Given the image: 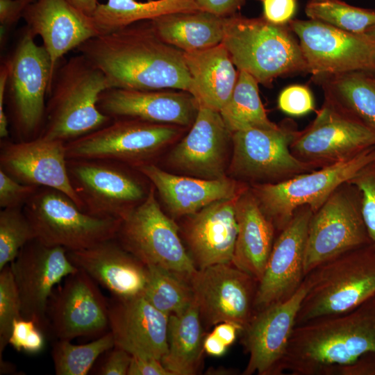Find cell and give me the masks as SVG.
Segmentation results:
<instances>
[{
	"label": "cell",
	"mask_w": 375,
	"mask_h": 375,
	"mask_svg": "<svg viewBox=\"0 0 375 375\" xmlns=\"http://www.w3.org/2000/svg\"><path fill=\"white\" fill-rule=\"evenodd\" d=\"M38 188L21 183L0 169L1 208H23Z\"/></svg>",
	"instance_id": "ee69618b"
},
{
	"label": "cell",
	"mask_w": 375,
	"mask_h": 375,
	"mask_svg": "<svg viewBox=\"0 0 375 375\" xmlns=\"http://www.w3.org/2000/svg\"><path fill=\"white\" fill-rule=\"evenodd\" d=\"M98 108L111 119L133 118L183 127L192 125L199 104L184 90L108 88L100 95Z\"/></svg>",
	"instance_id": "7402d4cb"
},
{
	"label": "cell",
	"mask_w": 375,
	"mask_h": 375,
	"mask_svg": "<svg viewBox=\"0 0 375 375\" xmlns=\"http://www.w3.org/2000/svg\"><path fill=\"white\" fill-rule=\"evenodd\" d=\"M136 169L149 179L169 212L176 217L189 216L215 201L236 197L247 188L227 176L206 179L178 176L154 164Z\"/></svg>",
	"instance_id": "83f0119b"
},
{
	"label": "cell",
	"mask_w": 375,
	"mask_h": 375,
	"mask_svg": "<svg viewBox=\"0 0 375 375\" xmlns=\"http://www.w3.org/2000/svg\"><path fill=\"white\" fill-rule=\"evenodd\" d=\"M298 133L289 122L273 129L250 128L233 133L229 172L237 178L262 183L318 169L292 153L290 146Z\"/></svg>",
	"instance_id": "4fadbf2b"
},
{
	"label": "cell",
	"mask_w": 375,
	"mask_h": 375,
	"mask_svg": "<svg viewBox=\"0 0 375 375\" xmlns=\"http://www.w3.org/2000/svg\"><path fill=\"white\" fill-rule=\"evenodd\" d=\"M36 240L67 251L92 247L115 238L122 220L92 216L81 210L66 194L39 187L24 206Z\"/></svg>",
	"instance_id": "ba28073f"
},
{
	"label": "cell",
	"mask_w": 375,
	"mask_h": 375,
	"mask_svg": "<svg viewBox=\"0 0 375 375\" xmlns=\"http://www.w3.org/2000/svg\"><path fill=\"white\" fill-rule=\"evenodd\" d=\"M373 74L375 76V72L373 73Z\"/></svg>",
	"instance_id": "91938a15"
},
{
	"label": "cell",
	"mask_w": 375,
	"mask_h": 375,
	"mask_svg": "<svg viewBox=\"0 0 375 375\" xmlns=\"http://www.w3.org/2000/svg\"><path fill=\"white\" fill-rule=\"evenodd\" d=\"M127 375H172L160 360L132 356Z\"/></svg>",
	"instance_id": "f907efd6"
},
{
	"label": "cell",
	"mask_w": 375,
	"mask_h": 375,
	"mask_svg": "<svg viewBox=\"0 0 375 375\" xmlns=\"http://www.w3.org/2000/svg\"><path fill=\"white\" fill-rule=\"evenodd\" d=\"M36 238L23 208H6L0 211V270L10 264L21 249Z\"/></svg>",
	"instance_id": "f35d334b"
},
{
	"label": "cell",
	"mask_w": 375,
	"mask_h": 375,
	"mask_svg": "<svg viewBox=\"0 0 375 375\" xmlns=\"http://www.w3.org/2000/svg\"><path fill=\"white\" fill-rule=\"evenodd\" d=\"M306 276L309 287L296 326L347 312L375 296V247L371 243L347 251Z\"/></svg>",
	"instance_id": "5b68a950"
},
{
	"label": "cell",
	"mask_w": 375,
	"mask_h": 375,
	"mask_svg": "<svg viewBox=\"0 0 375 375\" xmlns=\"http://www.w3.org/2000/svg\"><path fill=\"white\" fill-rule=\"evenodd\" d=\"M226 17L196 10L168 14L150 20L158 35L183 51L212 47L222 42Z\"/></svg>",
	"instance_id": "1f68e13d"
},
{
	"label": "cell",
	"mask_w": 375,
	"mask_h": 375,
	"mask_svg": "<svg viewBox=\"0 0 375 375\" xmlns=\"http://www.w3.org/2000/svg\"><path fill=\"white\" fill-rule=\"evenodd\" d=\"M77 50L105 74L110 88L190 91L183 51L164 42L150 20L92 38Z\"/></svg>",
	"instance_id": "6da1fadb"
},
{
	"label": "cell",
	"mask_w": 375,
	"mask_h": 375,
	"mask_svg": "<svg viewBox=\"0 0 375 375\" xmlns=\"http://www.w3.org/2000/svg\"><path fill=\"white\" fill-rule=\"evenodd\" d=\"M292 31L312 76L375 72V41L314 19H292Z\"/></svg>",
	"instance_id": "5bb4252c"
},
{
	"label": "cell",
	"mask_w": 375,
	"mask_h": 375,
	"mask_svg": "<svg viewBox=\"0 0 375 375\" xmlns=\"http://www.w3.org/2000/svg\"><path fill=\"white\" fill-rule=\"evenodd\" d=\"M151 184L146 199L124 219L115 239L146 265H153L185 279L197 268L181 242L178 226L165 214Z\"/></svg>",
	"instance_id": "8fae6325"
},
{
	"label": "cell",
	"mask_w": 375,
	"mask_h": 375,
	"mask_svg": "<svg viewBox=\"0 0 375 375\" xmlns=\"http://www.w3.org/2000/svg\"><path fill=\"white\" fill-rule=\"evenodd\" d=\"M16 367L10 362L0 359V374H15Z\"/></svg>",
	"instance_id": "9f6ffc18"
},
{
	"label": "cell",
	"mask_w": 375,
	"mask_h": 375,
	"mask_svg": "<svg viewBox=\"0 0 375 375\" xmlns=\"http://www.w3.org/2000/svg\"><path fill=\"white\" fill-rule=\"evenodd\" d=\"M232 133L220 112L199 106L187 135L171 151L168 161L194 177L217 179L226 176V161Z\"/></svg>",
	"instance_id": "cb8c5ba5"
},
{
	"label": "cell",
	"mask_w": 375,
	"mask_h": 375,
	"mask_svg": "<svg viewBox=\"0 0 375 375\" xmlns=\"http://www.w3.org/2000/svg\"><path fill=\"white\" fill-rule=\"evenodd\" d=\"M70 261L112 296L131 298L142 295L147 266L126 250L115 238L89 248L67 251Z\"/></svg>",
	"instance_id": "4316f807"
},
{
	"label": "cell",
	"mask_w": 375,
	"mask_h": 375,
	"mask_svg": "<svg viewBox=\"0 0 375 375\" xmlns=\"http://www.w3.org/2000/svg\"><path fill=\"white\" fill-rule=\"evenodd\" d=\"M66 143L42 136L27 141H1L0 169L18 182L56 189L82 210L69 178Z\"/></svg>",
	"instance_id": "44dd1931"
},
{
	"label": "cell",
	"mask_w": 375,
	"mask_h": 375,
	"mask_svg": "<svg viewBox=\"0 0 375 375\" xmlns=\"http://www.w3.org/2000/svg\"><path fill=\"white\" fill-rule=\"evenodd\" d=\"M312 214L309 206L297 208L274 240L264 273L258 283L256 312L288 299L301 285L306 276L305 249Z\"/></svg>",
	"instance_id": "ffe728a7"
},
{
	"label": "cell",
	"mask_w": 375,
	"mask_h": 375,
	"mask_svg": "<svg viewBox=\"0 0 375 375\" xmlns=\"http://www.w3.org/2000/svg\"><path fill=\"white\" fill-rule=\"evenodd\" d=\"M228 347L212 332L206 335L203 340V349L209 356H222L226 353Z\"/></svg>",
	"instance_id": "db71d44e"
},
{
	"label": "cell",
	"mask_w": 375,
	"mask_h": 375,
	"mask_svg": "<svg viewBox=\"0 0 375 375\" xmlns=\"http://www.w3.org/2000/svg\"><path fill=\"white\" fill-rule=\"evenodd\" d=\"M22 19L26 28L42 38L53 77L65 54L98 35L91 17L67 0H35L27 6Z\"/></svg>",
	"instance_id": "d4e9b609"
},
{
	"label": "cell",
	"mask_w": 375,
	"mask_h": 375,
	"mask_svg": "<svg viewBox=\"0 0 375 375\" xmlns=\"http://www.w3.org/2000/svg\"><path fill=\"white\" fill-rule=\"evenodd\" d=\"M168 318L142 295L108 299L109 331L115 347L133 356L161 360L167 351Z\"/></svg>",
	"instance_id": "603a6c76"
},
{
	"label": "cell",
	"mask_w": 375,
	"mask_h": 375,
	"mask_svg": "<svg viewBox=\"0 0 375 375\" xmlns=\"http://www.w3.org/2000/svg\"><path fill=\"white\" fill-rule=\"evenodd\" d=\"M238 197L215 201L188 216L184 235L197 269L232 263L238 231Z\"/></svg>",
	"instance_id": "484cf974"
},
{
	"label": "cell",
	"mask_w": 375,
	"mask_h": 375,
	"mask_svg": "<svg viewBox=\"0 0 375 375\" xmlns=\"http://www.w3.org/2000/svg\"><path fill=\"white\" fill-rule=\"evenodd\" d=\"M279 109L292 116L305 115L314 109L312 93L305 85H292L281 91L278 99Z\"/></svg>",
	"instance_id": "7bdbcfd3"
},
{
	"label": "cell",
	"mask_w": 375,
	"mask_h": 375,
	"mask_svg": "<svg viewBox=\"0 0 375 375\" xmlns=\"http://www.w3.org/2000/svg\"><path fill=\"white\" fill-rule=\"evenodd\" d=\"M359 190L361 212L369 238L375 247V160L348 181Z\"/></svg>",
	"instance_id": "60d3db41"
},
{
	"label": "cell",
	"mask_w": 375,
	"mask_h": 375,
	"mask_svg": "<svg viewBox=\"0 0 375 375\" xmlns=\"http://www.w3.org/2000/svg\"><path fill=\"white\" fill-rule=\"evenodd\" d=\"M35 38L25 26L12 52L5 59L8 67L5 103L15 141L39 137L44 124L46 97L53 80L51 62Z\"/></svg>",
	"instance_id": "8992f818"
},
{
	"label": "cell",
	"mask_w": 375,
	"mask_h": 375,
	"mask_svg": "<svg viewBox=\"0 0 375 375\" xmlns=\"http://www.w3.org/2000/svg\"><path fill=\"white\" fill-rule=\"evenodd\" d=\"M305 276L290 298L256 312L242 331L249 354L243 375H280L302 301L308 290Z\"/></svg>",
	"instance_id": "d6986e66"
},
{
	"label": "cell",
	"mask_w": 375,
	"mask_h": 375,
	"mask_svg": "<svg viewBox=\"0 0 375 375\" xmlns=\"http://www.w3.org/2000/svg\"><path fill=\"white\" fill-rule=\"evenodd\" d=\"M330 375H375V352H367L349 364L335 368Z\"/></svg>",
	"instance_id": "c3c4849f"
},
{
	"label": "cell",
	"mask_w": 375,
	"mask_h": 375,
	"mask_svg": "<svg viewBox=\"0 0 375 375\" xmlns=\"http://www.w3.org/2000/svg\"><path fill=\"white\" fill-rule=\"evenodd\" d=\"M374 160L375 146L320 169L276 183H253L250 188L265 215L280 232L297 208L306 205L315 212L337 188Z\"/></svg>",
	"instance_id": "52a82bcc"
},
{
	"label": "cell",
	"mask_w": 375,
	"mask_h": 375,
	"mask_svg": "<svg viewBox=\"0 0 375 375\" xmlns=\"http://www.w3.org/2000/svg\"><path fill=\"white\" fill-rule=\"evenodd\" d=\"M235 212L238 231L232 264L258 283L275 240L276 229L250 188L247 187L238 195Z\"/></svg>",
	"instance_id": "f1b7e54d"
},
{
	"label": "cell",
	"mask_w": 375,
	"mask_h": 375,
	"mask_svg": "<svg viewBox=\"0 0 375 375\" xmlns=\"http://www.w3.org/2000/svg\"><path fill=\"white\" fill-rule=\"evenodd\" d=\"M375 146V130L325 100L313 122L290 146L299 160L321 168Z\"/></svg>",
	"instance_id": "2e32d148"
},
{
	"label": "cell",
	"mask_w": 375,
	"mask_h": 375,
	"mask_svg": "<svg viewBox=\"0 0 375 375\" xmlns=\"http://www.w3.org/2000/svg\"><path fill=\"white\" fill-rule=\"evenodd\" d=\"M50 333L57 340L101 336L109 331L108 299L78 269L54 289L48 303Z\"/></svg>",
	"instance_id": "e0dca14e"
},
{
	"label": "cell",
	"mask_w": 375,
	"mask_h": 375,
	"mask_svg": "<svg viewBox=\"0 0 375 375\" xmlns=\"http://www.w3.org/2000/svg\"><path fill=\"white\" fill-rule=\"evenodd\" d=\"M297 9V0H262V17L276 25H288Z\"/></svg>",
	"instance_id": "f6af8a7d"
},
{
	"label": "cell",
	"mask_w": 375,
	"mask_h": 375,
	"mask_svg": "<svg viewBox=\"0 0 375 375\" xmlns=\"http://www.w3.org/2000/svg\"><path fill=\"white\" fill-rule=\"evenodd\" d=\"M148 278L142 296L159 311L171 315L181 312L194 300L188 281L157 265H147Z\"/></svg>",
	"instance_id": "d590c367"
},
{
	"label": "cell",
	"mask_w": 375,
	"mask_h": 375,
	"mask_svg": "<svg viewBox=\"0 0 375 375\" xmlns=\"http://www.w3.org/2000/svg\"><path fill=\"white\" fill-rule=\"evenodd\" d=\"M167 351L161 359L172 375H194L202 363L206 334L194 300L180 312L169 315Z\"/></svg>",
	"instance_id": "4dcf8cb0"
},
{
	"label": "cell",
	"mask_w": 375,
	"mask_h": 375,
	"mask_svg": "<svg viewBox=\"0 0 375 375\" xmlns=\"http://www.w3.org/2000/svg\"><path fill=\"white\" fill-rule=\"evenodd\" d=\"M294 35L288 24L235 14L226 17L222 43L238 71L267 86L278 76L309 73Z\"/></svg>",
	"instance_id": "277c9868"
},
{
	"label": "cell",
	"mask_w": 375,
	"mask_h": 375,
	"mask_svg": "<svg viewBox=\"0 0 375 375\" xmlns=\"http://www.w3.org/2000/svg\"><path fill=\"white\" fill-rule=\"evenodd\" d=\"M21 317V300L9 264L0 270V359L8 344L12 323Z\"/></svg>",
	"instance_id": "ab89813d"
},
{
	"label": "cell",
	"mask_w": 375,
	"mask_h": 375,
	"mask_svg": "<svg viewBox=\"0 0 375 375\" xmlns=\"http://www.w3.org/2000/svg\"><path fill=\"white\" fill-rule=\"evenodd\" d=\"M22 1H27V2H28V3H31V2H33V1H35V0H22Z\"/></svg>",
	"instance_id": "680465c9"
},
{
	"label": "cell",
	"mask_w": 375,
	"mask_h": 375,
	"mask_svg": "<svg viewBox=\"0 0 375 375\" xmlns=\"http://www.w3.org/2000/svg\"><path fill=\"white\" fill-rule=\"evenodd\" d=\"M322 86L325 100L375 130V76L352 72L312 76Z\"/></svg>",
	"instance_id": "d6a6232c"
},
{
	"label": "cell",
	"mask_w": 375,
	"mask_h": 375,
	"mask_svg": "<svg viewBox=\"0 0 375 375\" xmlns=\"http://www.w3.org/2000/svg\"><path fill=\"white\" fill-rule=\"evenodd\" d=\"M375 352V296L345 313L295 326L283 363L292 375H330Z\"/></svg>",
	"instance_id": "7a4b0ae2"
},
{
	"label": "cell",
	"mask_w": 375,
	"mask_h": 375,
	"mask_svg": "<svg viewBox=\"0 0 375 375\" xmlns=\"http://www.w3.org/2000/svg\"><path fill=\"white\" fill-rule=\"evenodd\" d=\"M115 347L109 331L85 344H74L70 340H56L52 346L51 357L56 375H85L97 359Z\"/></svg>",
	"instance_id": "8d00e7d4"
},
{
	"label": "cell",
	"mask_w": 375,
	"mask_h": 375,
	"mask_svg": "<svg viewBox=\"0 0 375 375\" xmlns=\"http://www.w3.org/2000/svg\"><path fill=\"white\" fill-rule=\"evenodd\" d=\"M233 93L220 115L229 131L250 128L273 129L278 125L267 117L258 90V82L248 72L238 71Z\"/></svg>",
	"instance_id": "e575fe53"
},
{
	"label": "cell",
	"mask_w": 375,
	"mask_h": 375,
	"mask_svg": "<svg viewBox=\"0 0 375 375\" xmlns=\"http://www.w3.org/2000/svg\"><path fill=\"white\" fill-rule=\"evenodd\" d=\"M22 303V316L34 321L46 334L49 299L56 288L78 268L62 247H49L36 239L19 251L10 264Z\"/></svg>",
	"instance_id": "ac0fdd59"
},
{
	"label": "cell",
	"mask_w": 375,
	"mask_h": 375,
	"mask_svg": "<svg viewBox=\"0 0 375 375\" xmlns=\"http://www.w3.org/2000/svg\"><path fill=\"white\" fill-rule=\"evenodd\" d=\"M182 126L133 118H116L104 126L66 143L67 159L94 158L137 168L175 140Z\"/></svg>",
	"instance_id": "9c48e42d"
},
{
	"label": "cell",
	"mask_w": 375,
	"mask_h": 375,
	"mask_svg": "<svg viewBox=\"0 0 375 375\" xmlns=\"http://www.w3.org/2000/svg\"><path fill=\"white\" fill-rule=\"evenodd\" d=\"M183 56L191 77L190 93L199 106L220 112L233 93L239 73L228 51L221 42L203 50L183 51Z\"/></svg>",
	"instance_id": "f546056e"
},
{
	"label": "cell",
	"mask_w": 375,
	"mask_h": 375,
	"mask_svg": "<svg viewBox=\"0 0 375 375\" xmlns=\"http://www.w3.org/2000/svg\"><path fill=\"white\" fill-rule=\"evenodd\" d=\"M108 88L105 74L80 53L58 65L40 136L67 143L110 123L112 119L98 108L100 95Z\"/></svg>",
	"instance_id": "3957f363"
},
{
	"label": "cell",
	"mask_w": 375,
	"mask_h": 375,
	"mask_svg": "<svg viewBox=\"0 0 375 375\" xmlns=\"http://www.w3.org/2000/svg\"><path fill=\"white\" fill-rule=\"evenodd\" d=\"M304 11L308 19L354 33L365 34L375 25V9L352 6L342 0H308Z\"/></svg>",
	"instance_id": "74e56055"
},
{
	"label": "cell",
	"mask_w": 375,
	"mask_h": 375,
	"mask_svg": "<svg viewBox=\"0 0 375 375\" xmlns=\"http://www.w3.org/2000/svg\"><path fill=\"white\" fill-rule=\"evenodd\" d=\"M199 10L195 0H107L99 3L90 17L99 35L168 14Z\"/></svg>",
	"instance_id": "836d02e7"
},
{
	"label": "cell",
	"mask_w": 375,
	"mask_h": 375,
	"mask_svg": "<svg viewBox=\"0 0 375 375\" xmlns=\"http://www.w3.org/2000/svg\"><path fill=\"white\" fill-rule=\"evenodd\" d=\"M212 332L229 347L233 344L238 332H241V329L231 322H222L216 324Z\"/></svg>",
	"instance_id": "f5cc1de1"
},
{
	"label": "cell",
	"mask_w": 375,
	"mask_h": 375,
	"mask_svg": "<svg viewBox=\"0 0 375 375\" xmlns=\"http://www.w3.org/2000/svg\"><path fill=\"white\" fill-rule=\"evenodd\" d=\"M67 166L82 210L96 217L122 221L146 199L151 188L127 165L119 162L72 158L67 159Z\"/></svg>",
	"instance_id": "30bf717a"
},
{
	"label": "cell",
	"mask_w": 375,
	"mask_h": 375,
	"mask_svg": "<svg viewBox=\"0 0 375 375\" xmlns=\"http://www.w3.org/2000/svg\"><path fill=\"white\" fill-rule=\"evenodd\" d=\"M44 334L34 321L23 317L16 319L12 325L8 344L17 351L36 354L44 348Z\"/></svg>",
	"instance_id": "b9f144b4"
},
{
	"label": "cell",
	"mask_w": 375,
	"mask_h": 375,
	"mask_svg": "<svg viewBox=\"0 0 375 375\" xmlns=\"http://www.w3.org/2000/svg\"><path fill=\"white\" fill-rule=\"evenodd\" d=\"M103 362L97 369L99 375H127L132 356L126 351L114 347L106 353Z\"/></svg>",
	"instance_id": "bcb514c9"
},
{
	"label": "cell",
	"mask_w": 375,
	"mask_h": 375,
	"mask_svg": "<svg viewBox=\"0 0 375 375\" xmlns=\"http://www.w3.org/2000/svg\"><path fill=\"white\" fill-rule=\"evenodd\" d=\"M28 3L22 0H0V38L1 44L5 42L6 35L17 24Z\"/></svg>",
	"instance_id": "7dc6e473"
},
{
	"label": "cell",
	"mask_w": 375,
	"mask_h": 375,
	"mask_svg": "<svg viewBox=\"0 0 375 375\" xmlns=\"http://www.w3.org/2000/svg\"><path fill=\"white\" fill-rule=\"evenodd\" d=\"M371 243L362 216L360 193L347 182L312 214L306 243L305 274L329 260Z\"/></svg>",
	"instance_id": "7c38bea8"
},
{
	"label": "cell",
	"mask_w": 375,
	"mask_h": 375,
	"mask_svg": "<svg viewBox=\"0 0 375 375\" xmlns=\"http://www.w3.org/2000/svg\"><path fill=\"white\" fill-rule=\"evenodd\" d=\"M8 76V67L6 60L0 66V137L1 139L8 138L9 134V121L4 109L6 91Z\"/></svg>",
	"instance_id": "816d5d0a"
},
{
	"label": "cell",
	"mask_w": 375,
	"mask_h": 375,
	"mask_svg": "<svg viewBox=\"0 0 375 375\" xmlns=\"http://www.w3.org/2000/svg\"><path fill=\"white\" fill-rule=\"evenodd\" d=\"M187 281L206 327L231 322L242 332L256 313L258 281L232 263L197 269Z\"/></svg>",
	"instance_id": "9a60e30c"
},
{
	"label": "cell",
	"mask_w": 375,
	"mask_h": 375,
	"mask_svg": "<svg viewBox=\"0 0 375 375\" xmlns=\"http://www.w3.org/2000/svg\"><path fill=\"white\" fill-rule=\"evenodd\" d=\"M365 34L375 41V25L369 28Z\"/></svg>",
	"instance_id": "6f0895ef"
},
{
	"label": "cell",
	"mask_w": 375,
	"mask_h": 375,
	"mask_svg": "<svg viewBox=\"0 0 375 375\" xmlns=\"http://www.w3.org/2000/svg\"><path fill=\"white\" fill-rule=\"evenodd\" d=\"M69 3L75 8L84 12L85 14L91 16L96 9L99 0H67Z\"/></svg>",
	"instance_id": "11a10c76"
},
{
	"label": "cell",
	"mask_w": 375,
	"mask_h": 375,
	"mask_svg": "<svg viewBox=\"0 0 375 375\" xmlns=\"http://www.w3.org/2000/svg\"><path fill=\"white\" fill-rule=\"evenodd\" d=\"M200 10L226 17L237 14L246 0H195Z\"/></svg>",
	"instance_id": "681fc988"
}]
</instances>
